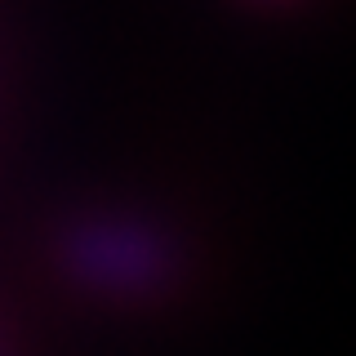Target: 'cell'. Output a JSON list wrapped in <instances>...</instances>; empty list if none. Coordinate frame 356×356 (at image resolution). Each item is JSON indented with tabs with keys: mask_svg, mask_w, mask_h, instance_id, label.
I'll list each match as a JSON object with an SVG mask.
<instances>
[{
	"mask_svg": "<svg viewBox=\"0 0 356 356\" xmlns=\"http://www.w3.org/2000/svg\"><path fill=\"white\" fill-rule=\"evenodd\" d=\"M85 276L94 281H107V285H138V281H152L156 276V263L161 254L152 250L138 232H120V227H103L94 236L81 241L76 250Z\"/></svg>",
	"mask_w": 356,
	"mask_h": 356,
	"instance_id": "6da1fadb",
	"label": "cell"
}]
</instances>
